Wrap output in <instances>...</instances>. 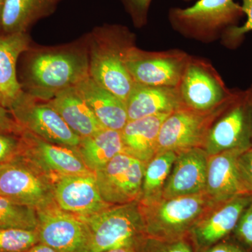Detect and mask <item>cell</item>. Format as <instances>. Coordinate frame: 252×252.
<instances>
[{
  "mask_svg": "<svg viewBox=\"0 0 252 252\" xmlns=\"http://www.w3.org/2000/svg\"><path fill=\"white\" fill-rule=\"evenodd\" d=\"M205 252H248L234 240L217 243Z\"/></svg>",
  "mask_w": 252,
  "mask_h": 252,
  "instance_id": "cell-36",
  "label": "cell"
},
{
  "mask_svg": "<svg viewBox=\"0 0 252 252\" xmlns=\"http://www.w3.org/2000/svg\"><path fill=\"white\" fill-rule=\"evenodd\" d=\"M182 1H186V2H190V1H198V0H182Z\"/></svg>",
  "mask_w": 252,
  "mask_h": 252,
  "instance_id": "cell-41",
  "label": "cell"
},
{
  "mask_svg": "<svg viewBox=\"0 0 252 252\" xmlns=\"http://www.w3.org/2000/svg\"><path fill=\"white\" fill-rule=\"evenodd\" d=\"M105 252H141L140 249L135 246H125L121 248L113 249Z\"/></svg>",
  "mask_w": 252,
  "mask_h": 252,
  "instance_id": "cell-38",
  "label": "cell"
},
{
  "mask_svg": "<svg viewBox=\"0 0 252 252\" xmlns=\"http://www.w3.org/2000/svg\"><path fill=\"white\" fill-rule=\"evenodd\" d=\"M10 111L20 126L52 143L77 147L81 138L47 101L23 92Z\"/></svg>",
  "mask_w": 252,
  "mask_h": 252,
  "instance_id": "cell-12",
  "label": "cell"
},
{
  "mask_svg": "<svg viewBox=\"0 0 252 252\" xmlns=\"http://www.w3.org/2000/svg\"><path fill=\"white\" fill-rule=\"evenodd\" d=\"M0 195L36 212L57 205L54 183L18 157L0 164Z\"/></svg>",
  "mask_w": 252,
  "mask_h": 252,
  "instance_id": "cell-8",
  "label": "cell"
},
{
  "mask_svg": "<svg viewBox=\"0 0 252 252\" xmlns=\"http://www.w3.org/2000/svg\"><path fill=\"white\" fill-rule=\"evenodd\" d=\"M153 0H120L133 26L137 28L144 27L148 22L149 9Z\"/></svg>",
  "mask_w": 252,
  "mask_h": 252,
  "instance_id": "cell-31",
  "label": "cell"
},
{
  "mask_svg": "<svg viewBox=\"0 0 252 252\" xmlns=\"http://www.w3.org/2000/svg\"><path fill=\"white\" fill-rule=\"evenodd\" d=\"M86 166L94 173L118 154L123 153L121 131L103 128L89 137L81 139L77 147Z\"/></svg>",
  "mask_w": 252,
  "mask_h": 252,
  "instance_id": "cell-25",
  "label": "cell"
},
{
  "mask_svg": "<svg viewBox=\"0 0 252 252\" xmlns=\"http://www.w3.org/2000/svg\"><path fill=\"white\" fill-rule=\"evenodd\" d=\"M252 108L248 91L239 90L212 126L203 149L208 156L252 147Z\"/></svg>",
  "mask_w": 252,
  "mask_h": 252,
  "instance_id": "cell-9",
  "label": "cell"
},
{
  "mask_svg": "<svg viewBox=\"0 0 252 252\" xmlns=\"http://www.w3.org/2000/svg\"><path fill=\"white\" fill-rule=\"evenodd\" d=\"M6 0H0V33L1 32V16Z\"/></svg>",
  "mask_w": 252,
  "mask_h": 252,
  "instance_id": "cell-39",
  "label": "cell"
},
{
  "mask_svg": "<svg viewBox=\"0 0 252 252\" xmlns=\"http://www.w3.org/2000/svg\"><path fill=\"white\" fill-rule=\"evenodd\" d=\"M40 243L59 252H89L90 233L81 217L63 211L58 205L37 211Z\"/></svg>",
  "mask_w": 252,
  "mask_h": 252,
  "instance_id": "cell-14",
  "label": "cell"
},
{
  "mask_svg": "<svg viewBox=\"0 0 252 252\" xmlns=\"http://www.w3.org/2000/svg\"><path fill=\"white\" fill-rule=\"evenodd\" d=\"M141 252H193L191 247L185 240L159 241L147 238L140 249Z\"/></svg>",
  "mask_w": 252,
  "mask_h": 252,
  "instance_id": "cell-32",
  "label": "cell"
},
{
  "mask_svg": "<svg viewBox=\"0 0 252 252\" xmlns=\"http://www.w3.org/2000/svg\"><path fill=\"white\" fill-rule=\"evenodd\" d=\"M56 205L80 217L91 216L112 206L99 193L94 175L66 176L54 183Z\"/></svg>",
  "mask_w": 252,
  "mask_h": 252,
  "instance_id": "cell-15",
  "label": "cell"
},
{
  "mask_svg": "<svg viewBox=\"0 0 252 252\" xmlns=\"http://www.w3.org/2000/svg\"><path fill=\"white\" fill-rule=\"evenodd\" d=\"M245 16L241 4L234 0H198L189 7H172L167 12L174 31L203 44L220 39L227 30L238 26Z\"/></svg>",
  "mask_w": 252,
  "mask_h": 252,
  "instance_id": "cell-4",
  "label": "cell"
},
{
  "mask_svg": "<svg viewBox=\"0 0 252 252\" xmlns=\"http://www.w3.org/2000/svg\"><path fill=\"white\" fill-rule=\"evenodd\" d=\"M147 163L124 153L118 154L94 172L99 193L112 205L138 201Z\"/></svg>",
  "mask_w": 252,
  "mask_h": 252,
  "instance_id": "cell-13",
  "label": "cell"
},
{
  "mask_svg": "<svg viewBox=\"0 0 252 252\" xmlns=\"http://www.w3.org/2000/svg\"><path fill=\"white\" fill-rule=\"evenodd\" d=\"M232 235L233 240L252 252V198L243 210Z\"/></svg>",
  "mask_w": 252,
  "mask_h": 252,
  "instance_id": "cell-30",
  "label": "cell"
},
{
  "mask_svg": "<svg viewBox=\"0 0 252 252\" xmlns=\"http://www.w3.org/2000/svg\"><path fill=\"white\" fill-rule=\"evenodd\" d=\"M177 157L176 152L167 151L157 154L147 162L139 202L152 201L162 197Z\"/></svg>",
  "mask_w": 252,
  "mask_h": 252,
  "instance_id": "cell-26",
  "label": "cell"
},
{
  "mask_svg": "<svg viewBox=\"0 0 252 252\" xmlns=\"http://www.w3.org/2000/svg\"><path fill=\"white\" fill-rule=\"evenodd\" d=\"M170 114L128 121L121 130L123 153L147 163L158 153V139L162 122Z\"/></svg>",
  "mask_w": 252,
  "mask_h": 252,
  "instance_id": "cell-22",
  "label": "cell"
},
{
  "mask_svg": "<svg viewBox=\"0 0 252 252\" xmlns=\"http://www.w3.org/2000/svg\"><path fill=\"white\" fill-rule=\"evenodd\" d=\"M53 183L66 176L94 175L81 158L77 147L48 142L24 130L18 157Z\"/></svg>",
  "mask_w": 252,
  "mask_h": 252,
  "instance_id": "cell-7",
  "label": "cell"
},
{
  "mask_svg": "<svg viewBox=\"0 0 252 252\" xmlns=\"http://www.w3.org/2000/svg\"><path fill=\"white\" fill-rule=\"evenodd\" d=\"M81 218L90 233L89 252H105L125 246L140 249L147 238L138 201L112 205Z\"/></svg>",
  "mask_w": 252,
  "mask_h": 252,
  "instance_id": "cell-5",
  "label": "cell"
},
{
  "mask_svg": "<svg viewBox=\"0 0 252 252\" xmlns=\"http://www.w3.org/2000/svg\"><path fill=\"white\" fill-rule=\"evenodd\" d=\"M39 242L36 230L0 229V252H26Z\"/></svg>",
  "mask_w": 252,
  "mask_h": 252,
  "instance_id": "cell-28",
  "label": "cell"
},
{
  "mask_svg": "<svg viewBox=\"0 0 252 252\" xmlns=\"http://www.w3.org/2000/svg\"><path fill=\"white\" fill-rule=\"evenodd\" d=\"M24 129L18 124L12 113L5 107L0 97V134L21 135Z\"/></svg>",
  "mask_w": 252,
  "mask_h": 252,
  "instance_id": "cell-35",
  "label": "cell"
},
{
  "mask_svg": "<svg viewBox=\"0 0 252 252\" xmlns=\"http://www.w3.org/2000/svg\"><path fill=\"white\" fill-rule=\"evenodd\" d=\"M37 225L36 210L18 205L0 195V229L36 230Z\"/></svg>",
  "mask_w": 252,
  "mask_h": 252,
  "instance_id": "cell-27",
  "label": "cell"
},
{
  "mask_svg": "<svg viewBox=\"0 0 252 252\" xmlns=\"http://www.w3.org/2000/svg\"><path fill=\"white\" fill-rule=\"evenodd\" d=\"M21 57L18 78L23 92L42 100L52 99L90 76L86 34L61 45L32 43Z\"/></svg>",
  "mask_w": 252,
  "mask_h": 252,
  "instance_id": "cell-1",
  "label": "cell"
},
{
  "mask_svg": "<svg viewBox=\"0 0 252 252\" xmlns=\"http://www.w3.org/2000/svg\"><path fill=\"white\" fill-rule=\"evenodd\" d=\"M190 57L181 49L149 51L136 45L129 51L126 67L135 84L178 88Z\"/></svg>",
  "mask_w": 252,
  "mask_h": 252,
  "instance_id": "cell-10",
  "label": "cell"
},
{
  "mask_svg": "<svg viewBox=\"0 0 252 252\" xmlns=\"http://www.w3.org/2000/svg\"><path fill=\"white\" fill-rule=\"evenodd\" d=\"M89 75L124 102L135 85L126 67L136 35L127 26L104 23L86 33Z\"/></svg>",
  "mask_w": 252,
  "mask_h": 252,
  "instance_id": "cell-2",
  "label": "cell"
},
{
  "mask_svg": "<svg viewBox=\"0 0 252 252\" xmlns=\"http://www.w3.org/2000/svg\"><path fill=\"white\" fill-rule=\"evenodd\" d=\"M252 198V194H242L207 210L190 230L195 243L210 248L232 234Z\"/></svg>",
  "mask_w": 252,
  "mask_h": 252,
  "instance_id": "cell-16",
  "label": "cell"
},
{
  "mask_svg": "<svg viewBox=\"0 0 252 252\" xmlns=\"http://www.w3.org/2000/svg\"><path fill=\"white\" fill-rule=\"evenodd\" d=\"M64 0H6L1 32L28 33L36 23L52 16Z\"/></svg>",
  "mask_w": 252,
  "mask_h": 252,
  "instance_id": "cell-24",
  "label": "cell"
},
{
  "mask_svg": "<svg viewBox=\"0 0 252 252\" xmlns=\"http://www.w3.org/2000/svg\"><path fill=\"white\" fill-rule=\"evenodd\" d=\"M241 6L247 17L243 26H235L223 33L220 41L228 49H235L241 45L245 35L252 31V0H241Z\"/></svg>",
  "mask_w": 252,
  "mask_h": 252,
  "instance_id": "cell-29",
  "label": "cell"
},
{
  "mask_svg": "<svg viewBox=\"0 0 252 252\" xmlns=\"http://www.w3.org/2000/svg\"><path fill=\"white\" fill-rule=\"evenodd\" d=\"M104 128L121 131L128 122L125 102L89 76L75 86Z\"/></svg>",
  "mask_w": 252,
  "mask_h": 252,
  "instance_id": "cell-21",
  "label": "cell"
},
{
  "mask_svg": "<svg viewBox=\"0 0 252 252\" xmlns=\"http://www.w3.org/2000/svg\"><path fill=\"white\" fill-rule=\"evenodd\" d=\"M32 43L28 33H0V97L9 110L23 93L17 63Z\"/></svg>",
  "mask_w": 252,
  "mask_h": 252,
  "instance_id": "cell-19",
  "label": "cell"
},
{
  "mask_svg": "<svg viewBox=\"0 0 252 252\" xmlns=\"http://www.w3.org/2000/svg\"><path fill=\"white\" fill-rule=\"evenodd\" d=\"M208 157L205 149L200 147L178 152L162 197L174 198L204 193Z\"/></svg>",
  "mask_w": 252,
  "mask_h": 252,
  "instance_id": "cell-17",
  "label": "cell"
},
{
  "mask_svg": "<svg viewBox=\"0 0 252 252\" xmlns=\"http://www.w3.org/2000/svg\"><path fill=\"white\" fill-rule=\"evenodd\" d=\"M128 121L171 114L184 107L178 88L135 84L126 102Z\"/></svg>",
  "mask_w": 252,
  "mask_h": 252,
  "instance_id": "cell-20",
  "label": "cell"
},
{
  "mask_svg": "<svg viewBox=\"0 0 252 252\" xmlns=\"http://www.w3.org/2000/svg\"><path fill=\"white\" fill-rule=\"evenodd\" d=\"M21 135L0 134V164L11 161L18 157Z\"/></svg>",
  "mask_w": 252,
  "mask_h": 252,
  "instance_id": "cell-33",
  "label": "cell"
},
{
  "mask_svg": "<svg viewBox=\"0 0 252 252\" xmlns=\"http://www.w3.org/2000/svg\"><path fill=\"white\" fill-rule=\"evenodd\" d=\"M26 252H59L49 245L42 243H36Z\"/></svg>",
  "mask_w": 252,
  "mask_h": 252,
  "instance_id": "cell-37",
  "label": "cell"
},
{
  "mask_svg": "<svg viewBox=\"0 0 252 252\" xmlns=\"http://www.w3.org/2000/svg\"><path fill=\"white\" fill-rule=\"evenodd\" d=\"M238 167L244 188L247 193L252 194V147L239 155Z\"/></svg>",
  "mask_w": 252,
  "mask_h": 252,
  "instance_id": "cell-34",
  "label": "cell"
},
{
  "mask_svg": "<svg viewBox=\"0 0 252 252\" xmlns=\"http://www.w3.org/2000/svg\"><path fill=\"white\" fill-rule=\"evenodd\" d=\"M236 91L234 89L229 98L212 110L198 112L184 106L169 114L160 127L157 154L203 148L209 131L229 105Z\"/></svg>",
  "mask_w": 252,
  "mask_h": 252,
  "instance_id": "cell-6",
  "label": "cell"
},
{
  "mask_svg": "<svg viewBox=\"0 0 252 252\" xmlns=\"http://www.w3.org/2000/svg\"><path fill=\"white\" fill-rule=\"evenodd\" d=\"M138 203L147 238L159 241L184 238L215 205L205 192L174 198L160 197Z\"/></svg>",
  "mask_w": 252,
  "mask_h": 252,
  "instance_id": "cell-3",
  "label": "cell"
},
{
  "mask_svg": "<svg viewBox=\"0 0 252 252\" xmlns=\"http://www.w3.org/2000/svg\"><path fill=\"white\" fill-rule=\"evenodd\" d=\"M47 102L81 139L104 128L75 86L61 91Z\"/></svg>",
  "mask_w": 252,
  "mask_h": 252,
  "instance_id": "cell-23",
  "label": "cell"
},
{
  "mask_svg": "<svg viewBox=\"0 0 252 252\" xmlns=\"http://www.w3.org/2000/svg\"><path fill=\"white\" fill-rule=\"evenodd\" d=\"M243 151L235 149L209 156L205 193L213 205L248 193L238 167V158Z\"/></svg>",
  "mask_w": 252,
  "mask_h": 252,
  "instance_id": "cell-18",
  "label": "cell"
},
{
  "mask_svg": "<svg viewBox=\"0 0 252 252\" xmlns=\"http://www.w3.org/2000/svg\"><path fill=\"white\" fill-rule=\"evenodd\" d=\"M247 91H248L249 97H250V102H251L252 108V85L251 86H250V87L249 88V89H247Z\"/></svg>",
  "mask_w": 252,
  "mask_h": 252,
  "instance_id": "cell-40",
  "label": "cell"
},
{
  "mask_svg": "<svg viewBox=\"0 0 252 252\" xmlns=\"http://www.w3.org/2000/svg\"><path fill=\"white\" fill-rule=\"evenodd\" d=\"M178 89L184 106L198 112L216 108L234 91L227 87L210 61L193 56H190Z\"/></svg>",
  "mask_w": 252,
  "mask_h": 252,
  "instance_id": "cell-11",
  "label": "cell"
}]
</instances>
